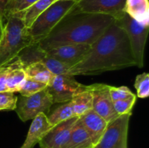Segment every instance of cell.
I'll use <instances>...</instances> for the list:
<instances>
[{
    "label": "cell",
    "mask_w": 149,
    "mask_h": 148,
    "mask_svg": "<svg viewBox=\"0 0 149 148\" xmlns=\"http://www.w3.org/2000/svg\"><path fill=\"white\" fill-rule=\"evenodd\" d=\"M4 23H5V20H4V17H3V15H1V13L0 12V41H1V36H2V34H3Z\"/></svg>",
    "instance_id": "30"
},
{
    "label": "cell",
    "mask_w": 149,
    "mask_h": 148,
    "mask_svg": "<svg viewBox=\"0 0 149 148\" xmlns=\"http://www.w3.org/2000/svg\"><path fill=\"white\" fill-rule=\"evenodd\" d=\"M113 22L111 16L82 12L74 6L38 44L43 49L71 44L92 45Z\"/></svg>",
    "instance_id": "2"
},
{
    "label": "cell",
    "mask_w": 149,
    "mask_h": 148,
    "mask_svg": "<svg viewBox=\"0 0 149 148\" xmlns=\"http://www.w3.org/2000/svg\"><path fill=\"white\" fill-rule=\"evenodd\" d=\"M47 86V85L44 83L39 82V81H34L26 77L25 81L22 84L20 89L18 90V92L21 96L29 97L45 89Z\"/></svg>",
    "instance_id": "24"
},
{
    "label": "cell",
    "mask_w": 149,
    "mask_h": 148,
    "mask_svg": "<svg viewBox=\"0 0 149 148\" xmlns=\"http://www.w3.org/2000/svg\"><path fill=\"white\" fill-rule=\"evenodd\" d=\"M37 1L38 0H5L4 20L10 15L25 11Z\"/></svg>",
    "instance_id": "23"
},
{
    "label": "cell",
    "mask_w": 149,
    "mask_h": 148,
    "mask_svg": "<svg viewBox=\"0 0 149 148\" xmlns=\"http://www.w3.org/2000/svg\"><path fill=\"white\" fill-rule=\"evenodd\" d=\"M52 104V97L46 87L33 95L17 97V105L15 110L19 118L23 122H26L32 120L40 113H44L47 116Z\"/></svg>",
    "instance_id": "6"
},
{
    "label": "cell",
    "mask_w": 149,
    "mask_h": 148,
    "mask_svg": "<svg viewBox=\"0 0 149 148\" xmlns=\"http://www.w3.org/2000/svg\"><path fill=\"white\" fill-rule=\"evenodd\" d=\"M23 67L32 62H40L43 64L54 75L67 74L69 68L49 56L37 44L30 45L23 49L17 57Z\"/></svg>",
    "instance_id": "9"
},
{
    "label": "cell",
    "mask_w": 149,
    "mask_h": 148,
    "mask_svg": "<svg viewBox=\"0 0 149 148\" xmlns=\"http://www.w3.org/2000/svg\"><path fill=\"white\" fill-rule=\"evenodd\" d=\"M79 119L88 133L95 147L103 136L108 123L93 109L79 117Z\"/></svg>",
    "instance_id": "14"
},
{
    "label": "cell",
    "mask_w": 149,
    "mask_h": 148,
    "mask_svg": "<svg viewBox=\"0 0 149 148\" xmlns=\"http://www.w3.org/2000/svg\"><path fill=\"white\" fill-rule=\"evenodd\" d=\"M124 11L138 23L149 26L148 0H126Z\"/></svg>",
    "instance_id": "16"
},
{
    "label": "cell",
    "mask_w": 149,
    "mask_h": 148,
    "mask_svg": "<svg viewBox=\"0 0 149 148\" xmlns=\"http://www.w3.org/2000/svg\"><path fill=\"white\" fill-rule=\"evenodd\" d=\"M114 22L125 30L127 36L135 61V66L140 68H143L144 65V52L149 26H145L138 23L127 13H125L119 18L114 20Z\"/></svg>",
    "instance_id": "5"
},
{
    "label": "cell",
    "mask_w": 149,
    "mask_h": 148,
    "mask_svg": "<svg viewBox=\"0 0 149 148\" xmlns=\"http://www.w3.org/2000/svg\"><path fill=\"white\" fill-rule=\"evenodd\" d=\"M93 94V110L101 116L107 123L116 118L119 115L116 113L111 97L109 85L95 84L89 85Z\"/></svg>",
    "instance_id": "12"
},
{
    "label": "cell",
    "mask_w": 149,
    "mask_h": 148,
    "mask_svg": "<svg viewBox=\"0 0 149 148\" xmlns=\"http://www.w3.org/2000/svg\"><path fill=\"white\" fill-rule=\"evenodd\" d=\"M76 4L75 1L71 0H57L45 10L28 28V33L31 39L32 44L39 43L47 37Z\"/></svg>",
    "instance_id": "4"
},
{
    "label": "cell",
    "mask_w": 149,
    "mask_h": 148,
    "mask_svg": "<svg viewBox=\"0 0 149 148\" xmlns=\"http://www.w3.org/2000/svg\"><path fill=\"white\" fill-rule=\"evenodd\" d=\"M32 120L26 140L20 148H33L52 127L44 113H40Z\"/></svg>",
    "instance_id": "15"
},
{
    "label": "cell",
    "mask_w": 149,
    "mask_h": 148,
    "mask_svg": "<svg viewBox=\"0 0 149 148\" xmlns=\"http://www.w3.org/2000/svg\"><path fill=\"white\" fill-rule=\"evenodd\" d=\"M91 45L71 44L52 46L44 49L54 59L62 62L70 68L81 62L90 52Z\"/></svg>",
    "instance_id": "10"
},
{
    "label": "cell",
    "mask_w": 149,
    "mask_h": 148,
    "mask_svg": "<svg viewBox=\"0 0 149 148\" xmlns=\"http://www.w3.org/2000/svg\"><path fill=\"white\" fill-rule=\"evenodd\" d=\"M73 117H75L73 113L70 102L61 104L55 108L52 113L47 115V120L52 126H55L63 121L68 120Z\"/></svg>",
    "instance_id": "22"
},
{
    "label": "cell",
    "mask_w": 149,
    "mask_h": 148,
    "mask_svg": "<svg viewBox=\"0 0 149 148\" xmlns=\"http://www.w3.org/2000/svg\"><path fill=\"white\" fill-rule=\"evenodd\" d=\"M86 86L77 82L74 76L69 74L54 75L47 86L52 97L53 104L70 102L73 97L85 88Z\"/></svg>",
    "instance_id": "8"
},
{
    "label": "cell",
    "mask_w": 149,
    "mask_h": 148,
    "mask_svg": "<svg viewBox=\"0 0 149 148\" xmlns=\"http://www.w3.org/2000/svg\"><path fill=\"white\" fill-rule=\"evenodd\" d=\"M74 116L80 117L93 109V94L89 86L75 96L70 101Z\"/></svg>",
    "instance_id": "19"
},
{
    "label": "cell",
    "mask_w": 149,
    "mask_h": 148,
    "mask_svg": "<svg viewBox=\"0 0 149 148\" xmlns=\"http://www.w3.org/2000/svg\"><path fill=\"white\" fill-rule=\"evenodd\" d=\"M132 112L109 122L103 136L94 148H127V134Z\"/></svg>",
    "instance_id": "7"
},
{
    "label": "cell",
    "mask_w": 149,
    "mask_h": 148,
    "mask_svg": "<svg viewBox=\"0 0 149 148\" xmlns=\"http://www.w3.org/2000/svg\"><path fill=\"white\" fill-rule=\"evenodd\" d=\"M4 7H5V0H0V12L1 13V15H3V17H4Z\"/></svg>",
    "instance_id": "31"
},
{
    "label": "cell",
    "mask_w": 149,
    "mask_h": 148,
    "mask_svg": "<svg viewBox=\"0 0 149 148\" xmlns=\"http://www.w3.org/2000/svg\"><path fill=\"white\" fill-rule=\"evenodd\" d=\"M91 139L86 129L77 119L71 131L70 138L64 148H93Z\"/></svg>",
    "instance_id": "18"
},
{
    "label": "cell",
    "mask_w": 149,
    "mask_h": 148,
    "mask_svg": "<svg viewBox=\"0 0 149 148\" xmlns=\"http://www.w3.org/2000/svg\"><path fill=\"white\" fill-rule=\"evenodd\" d=\"M57 0H38L23 12H17L23 17L25 26L29 28L34 20Z\"/></svg>",
    "instance_id": "20"
},
{
    "label": "cell",
    "mask_w": 149,
    "mask_h": 148,
    "mask_svg": "<svg viewBox=\"0 0 149 148\" xmlns=\"http://www.w3.org/2000/svg\"><path fill=\"white\" fill-rule=\"evenodd\" d=\"M137 96L134 94L133 96L124 99V100H117L113 102V108L119 115H125L132 112V109L136 101Z\"/></svg>",
    "instance_id": "27"
},
{
    "label": "cell",
    "mask_w": 149,
    "mask_h": 148,
    "mask_svg": "<svg viewBox=\"0 0 149 148\" xmlns=\"http://www.w3.org/2000/svg\"><path fill=\"white\" fill-rule=\"evenodd\" d=\"M79 117H73L52 126L39 142L40 148H64Z\"/></svg>",
    "instance_id": "13"
},
{
    "label": "cell",
    "mask_w": 149,
    "mask_h": 148,
    "mask_svg": "<svg viewBox=\"0 0 149 148\" xmlns=\"http://www.w3.org/2000/svg\"><path fill=\"white\" fill-rule=\"evenodd\" d=\"M7 87L11 92H18L22 84L26 78L24 67L18 58L7 65Z\"/></svg>",
    "instance_id": "17"
},
{
    "label": "cell",
    "mask_w": 149,
    "mask_h": 148,
    "mask_svg": "<svg viewBox=\"0 0 149 148\" xmlns=\"http://www.w3.org/2000/svg\"><path fill=\"white\" fill-rule=\"evenodd\" d=\"M134 86L137 91V97L141 99L147 98L149 96V75L148 73H143L137 75Z\"/></svg>",
    "instance_id": "25"
},
{
    "label": "cell",
    "mask_w": 149,
    "mask_h": 148,
    "mask_svg": "<svg viewBox=\"0 0 149 148\" xmlns=\"http://www.w3.org/2000/svg\"><path fill=\"white\" fill-rule=\"evenodd\" d=\"M135 66L129 39L125 30L113 22L91 45L90 52L68 70L72 75H93Z\"/></svg>",
    "instance_id": "1"
},
{
    "label": "cell",
    "mask_w": 149,
    "mask_h": 148,
    "mask_svg": "<svg viewBox=\"0 0 149 148\" xmlns=\"http://www.w3.org/2000/svg\"><path fill=\"white\" fill-rule=\"evenodd\" d=\"M7 65L0 67V92L8 91L7 87Z\"/></svg>",
    "instance_id": "29"
},
{
    "label": "cell",
    "mask_w": 149,
    "mask_h": 148,
    "mask_svg": "<svg viewBox=\"0 0 149 148\" xmlns=\"http://www.w3.org/2000/svg\"><path fill=\"white\" fill-rule=\"evenodd\" d=\"M26 77L47 85L53 77L52 73L43 64L40 62H32L24 67Z\"/></svg>",
    "instance_id": "21"
},
{
    "label": "cell",
    "mask_w": 149,
    "mask_h": 148,
    "mask_svg": "<svg viewBox=\"0 0 149 148\" xmlns=\"http://www.w3.org/2000/svg\"><path fill=\"white\" fill-rule=\"evenodd\" d=\"M17 97L11 91L0 92V110L12 111L15 110L17 105Z\"/></svg>",
    "instance_id": "26"
},
{
    "label": "cell",
    "mask_w": 149,
    "mask_h": 148,
    "mask_svg": "<svg viewBox=\"0 0 149 148\" xmlns=\"http://www.w3.org/2000/svg\"><path fill=\"white\" fill-rule=\"evenodd\" d=\"M31 44L23 17L19 13L7 16L0 41V67L13 62L23 49Z\"/></svg>",
    "instance_id": "3"
},
{
    "label": "cell",
    "mask_w": 149,
    "mask_h": 148,
    "mask_svg": "<svg viewBox=\"0 0 149 148\" xmlns=\"http://www.w3.org/2000/svg\"><path fill=\"white\" fill-rule=\"evenodd\" d=\"M109 89L113 102L124 100V99L128 98V97L133 96L135 94L131 91V90L128 87L125 86L116 87L109 85Z\"/></svg>",
    "instance_id": "28"
},
{
    "label": "cell",
    "mask_w": 149,
    "mask_h": 148,
    "mask_svg": "<svg viewBox=\"0 0 149 148\" xmlns=\"http://www.w3.org/2000/svg\"><path fill=\"white\" fill-rule=\"evenodd\" d=\"M71 1H75L76 3H77V2H79V1H81V0H71Z\"/></svg>",
    "instance_id": "32"
},
{
    "label": "cell",
    "mask_w": 149,
    "mask_h": 148,
    "mask_svg": "<svg viewBox=\"0 0 149 148\" xmlns=\"http://www.w3.org/2000/svg\"><path fill=\"white\" fill-rule=\"evenodd\" d=\"M125 2L126 0H81L75 8L82 12L111 16L116 20L125 13Z\"/></svg>",
    "instance_id": "11"
}]
</instances>
